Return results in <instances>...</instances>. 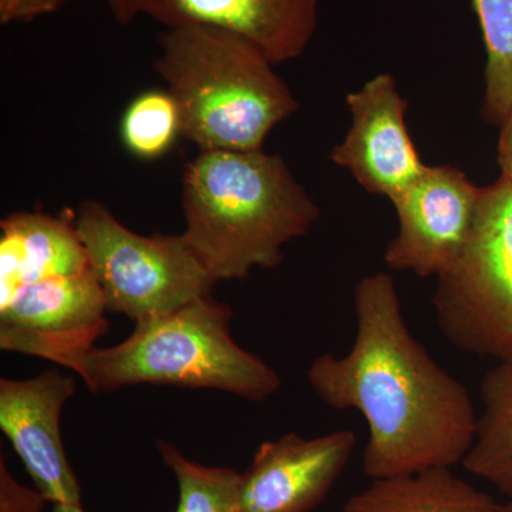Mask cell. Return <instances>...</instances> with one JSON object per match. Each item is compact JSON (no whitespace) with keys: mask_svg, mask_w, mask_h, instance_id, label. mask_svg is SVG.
I'll return each mask as SVG.
<instances>
[{"mask_svg":"<svg viewBox=\"0 0 512 512\" xmlns=\"http://www.w3.org/2000/svg\"><path fill=\"white\" fill-rule=\"evenodd\" d=\"M355 313L352 348L316 357L308 382L332 409L362 414L366 476L387 480L463 463L478 414L464 384L410 332L393 276H363Z\"/></svg>","mask_w":512,"mask_h":512,"instance_id":"cell-1","label":"cell"},{"mask_svg":"<svg viewBox=\"0 0 512 512\" xmlns=\"http://www.w3.org/2000/svg\"><path fill=\"white\" fill-rule=\"evenodd\" d=\"M184 241L214 279L274 269L319 208L284 158L262 150H202L183 178Z\"/></svg>","mask_w":512,"mask_h":512,"instance_id":"cell-2","label":"cell"},{"mask_svg":"<svg viewBox=\"0 0 512 512\" xmlns=\"http://www.w3.org/2000/svg\"><path fill=\"white\" fill-rule=\"evenodd\" d=\"M154 70L181 111L183 137L202 150H262L299 109L275 64L245 37L207 26L165 29Z\"/></svg>","mask_w":512,"mask_h":512,"instance_id":"cell-3","label":"cell"},{"mask_svg":"<svg viewBox=\"0 0 512 512\" xmlns=\"http://www.w3.org/2000/svg\"><path fill=\"white\" fill-rule=\"evenodd\" d=\"M231 319L227 305L204 296L168 315L134 323L133 333L119 345L76 350L55 363L82 377L94 393L154 384L265 402L281 389V376L235 342Z\"/></svg>","mask_w":512,"mask_h":512,"instance_id":"cell-4","label":"cell"},{"mask_svg":"<svg viewBox=\"0 0 512 512\" xmlns=\"http://www.w3.org/2000/svg\"><path fill=\"white\" fill-rule=\"evenodd\" d=\"M437 325L454 348L512 360V183L501 175L481 190L466 247L437 276Z\"/></svg>","mask_w":512,"mask_h":512,"instance_id":"cell-5","label":"cell"},{"mask_svg":"<svg viewBox=\"0 0 512 512\" xmlns=\"http://www.w3.org/2000/svg\"><path fill=\"white\" fill-rule=\"evenodd\" d=\"M74 225L107 311L137 323L212 295L214 279L183 235L136 234L99 201L83 202Z\"/></svg>","mask_w":512,"mask_h":512,"instance_id":"cell-6","label":"cell"},{"mask_svg":"<svg viewBox=\"0 0 512 512\" xmlns=\"http://www.w3.org/2000/svg\"><path fill=\"white\" fill-rule=\"evenodd\" d=\"M481 190L451 165L426 167L392 201L399 232L384 252L386 265L392 271L412 272L420 278L447 271L466 247Z\"/></svg>","mask_w":512,"mask_h":512,"instance_id":"cell-7","label":"cell"},{"mask_svg":"<svg viewBox=\"0 0 512 512\" xmlns=\"http://www.w3.org/2000/svg\"><path fill=\"white\" fill-rule=\"evenodd\" d=\"M106 298L92 271L22 286L0 303V348L42 357L90 349L109 330Z\"/></svg>","mask_w":512,"mask_h":512,"instance_id":"cell-8","label":"cell"},{"mask_svg":"<svg viewBox=\"0 0 512 512\" xmlns=\"http://www.w3.org/2000/svg\"><path fill=\"white\" fill-rule=\"evenodd\" d=\"M76 393L72 376L52 369L26 380L0 379V429L36 490L53 505H82L60 430L64 406Z\"/></svg>","mask_w":512,"mask_h":512,"instance_id":"cell-9","label":"cell"},{"mask_svg":"<svg viewBox=\"0 0 512 512\" xmlns=\"http://www.w3.org/2000/svg\"><path fill=\"white\" fill-rule=\"evenodd\" d=\"M352 127L330 160L352 173L369 194L392 202L426 170L406 126L409 103L392 74L382 73L346 97Z\"/></svg>","mask_w":512,"mask_h":512,"instance_id":"cell-10","label":"cell"},{"mask_svg":"<svg viewBox=\"0 0 512 512\" xmlns=\"http://www.w3.org/2000/svg\"><path fill=\"white\" fill-rule=\"evenodd\" d=\"M356 443L350 430L265 441L241 473V512H311L339 480Z\"/></svg>","mask_w":512,"mask_h":512,"instance_id":"cell-11","label":"cell"},{"mask_svg":"<svg viewBox=\"0 0 512 512\" xmlns=\"http://www.w3.org/2000/svg\"><path fill=\"white\" fill-rule=\"evenodd\" d=\"M137 15L165 26H207L245 37L274 64L303 55L318 26L319 0H134Z\"/></svg>","mask_w":512,"mask_h":512,"instance_id":"cell-12","label":"cell"},{"mask_svg":"<svg viewBox=\"0 0 512 512\" xmlns=\"http://www.w3.org/2000/svg\"><path fill=\"white\" fill-rule=\"evenodd\" d=\"M0 303L22 286L89 268L74 217L16 212L0 222Z\"/></svg>","mask_w":512,"mask_h":512,"instance_id":"cell-13","label":"cell"},{"mask_svg":"<svg viewBox=\"0 0 512 512\" xmlns=\"http://www.w3.org/2000/svg\"><path fill=\"white\" fill-rule=\"evenodd\" d=\"M503 504L478 490L451 468L414 476L372 480L346 501L343 512H501Z\"/></svg>","mask_w":512,"mask_h":512,"instance_id":"cell-14","label":"cell"},{"mask_svg":"<svg viewBox=\"0 0 512 512\" xmlns=\"http://www.w3.org/2000/svg\"><path fill=\"white\" fill-rule=\"evenodd\" d=\"M480 390L476 436L461 464L512 498V360L498 362Z\"/></svg>","mask_w":512,"mask_h":512,"instance_id":"cell-15","label":"cell"},{"mask_svg":"<svg viewBox=\"0 0 512 512\" xmlns=\"http://www.w3.org/2000/svg\"><path fill=\"white\" fill-rule=\"evenodd\" d=\"M485 46L483 119L500 127L512 106V0H473Z\"/></svg>","mask_w":512,"mask_h":512,"instance_id":"cell-16","label":"cell"},{"mask_svg":"<svg viewBox=\"0 0 512 512\" xmlns=\"http://www.w3.org/2000/svg\"><path fill=\"white\" fill-rule=\"evenodd\" d=\"M157 448L177 480V512H241V473L231 467L195 463L168 441L158 440Z\"/></svg>","mask_w":512,"mask_h":512,"instance_id":"cell-17","label":"cell"},{"mask_svg":"<svg viewBox=\"0 0 512 512\" xmlns=\"http://www.w3.org/2000/svg\"><path fill=\"white\" fill-rule=\"evenodd\" d=\"M120 136L128 153L140 160L165 156L183 137L181 111L173 94L148 90L137 96L124 111Z\"/></svg>","mask_w":512,"mask_h":512,"instance_id":"cell-18","label":"cell"},{"mask_svg":"<svg viewBox=\"0 0 512 512\" xmlns=\"http://www.w3.org/2000/svg\"><path fill=\"white\" fill-rule=\"evenodd\" d=\"M47 500L13 476L8 460L0 454V512H45Z\"/></svg>","mask_w":512,"mask_h":512,"instance_id":"cell-19","label":"cell"},{"mask_svg":"<svg viewBox=\"0 0 512 512\" xmlns=\"http://www.w3.org/2000/svg\"><path fill=\"white\" fill-rule=\"evenodd\" d=\"M67 2L69 0H0V25L33 22L52 15Z\"/></svg>","mask_w":512,"mask_h":512,"instance_id":"cell-20","label":"cell"},{"mask_svg":"<svg viewBox=\"0 0 512 512\" xmlns=\"http://www.w3.org/2000/svg\"><path fill=\"white\" fill-rule=\"evenodd\" d=\"M498 165L501 168V175L512 183V106L500 126Z\"/></svg>","mask_w":512,"mask_h":512,"instance_id":"cell-21","label":"cell"},{"mask_svg":"<svg viewBox=\"0 0 512 512\" xmlns=\"http://www.w3.org/2000/svg\"><path fill=\"white\" fill-rule=\"evenodd\" d=\"M106 3L120 25H128L138 16L134 0H106Z\"/></svg>","mask_w":512,"mask_h":512,"instance_id":"cell-22","label":"cell"},{"mask_svg":"<svg viewBox=\"0 0 512 512\" xmlns=\"http://www.w3.org/2000/svg\"><path fill=\"white\" fill-rule=\"evenodd\" d=\"M53 512H86L83 505H53Z\"/></svg>","mask_w":512,"mask_h":512,"instance_id":"cell-23","label":"cell"},{"mask_svg":"<svg viewBox=\"0 0 512 512\" xmlns=\"http://www.w3.org/2000/svg\"><path fill=\"white\" fill-rule=\"evenodd\" d=\"M501 512H512V498L503 504V511Z\"/></svg>","mask_w":512,"mask_h":512,"instance_id":"cell-24","label":"cell"}]
</instances>
